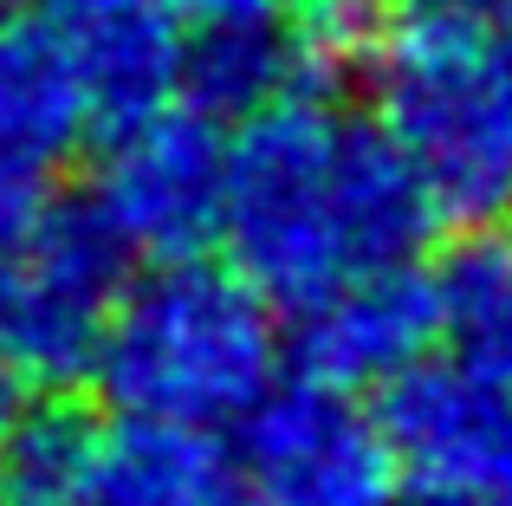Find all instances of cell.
I'll list each match as a JSON object with an SVG mask.
<instances>
[{
	"label": "cell",
	"mask_w": 512,
	"mask_h": 506,
	"mask_svg": "<svg viewBox=\"0 0 512 506\" xmlns=\"http://www.w3.org/2000/svg\"><path fill=\"white\" fill-rule=\"evenodd\" d=\"M104 416L72 390H33L20 422L0 442V506H72Z\"/></svg>",
	"instance_id": "obj_14"
},
{
	"label": "cell",
	"mask_w": 512,
	"mask_h": 506,
	"mask_svg": "<svg viewBox=\"0 0 512 506\" xmlns=\"http://www.w3.org/2000/svg\"><path fill=\"white\" fill-rule=\"evenodd\" d=\"M370 111L428 182L448 228L512 215V91L500 13L480 0H396L370 59Z\"/></svg>",
	"instance_id": "obj_3"
},
{
	"label": "cell",
	"mask_w": 512,
	"mask_h": 506,
	"mask_svg": "<svg viewBox=\"0 0 512 506\" xmlns=\"http://www.w3.org/2000/svg\"><path fill=\"white\" fill-rule=\"evenodd\" d=\"M441 228L435 195L383 117L350 111L338 91H299L227 137L221 253L279 312L344 279L422 266Z\"/></svg>",
	"instance_id": "obj_1"
},
{
	"label": "cell",
	"mask_w": 512,
	"mask_h": 506,
	"mask_svg": "<svg viewBox=\"0 0 512 506\" xmlns=\"http://www.w3.org/2000/svg\"><path fill=\"white\" fill-rule=\"evenodd\" d=\"M227 137L195 104H169L156 117L104 130L85 195L137 253V266L195 260L221 247L227 215Z\"/></svg>",
	"instance_id": "obj_6"
},
{
	"label": "cell",
	"mask_w": 512,
	"mask_h": 506,
	"mask_svg": "<svg viewBox=\"0 0 512 506\" xmlns=\"http://www.w3.org/2000/svg\"><path fill=\"white\" fill-rule=\"evenodd\" d=\"M72 506H247V494L221 435L111 416L98 429Z\"/></svg>",
	"instance_id": "obj_10"
},
{
	"label": "cell",
	"mask_w": 512,
	"mask_h": 506,
	"mask_svg": "<svg viewBox=\"0 0 512 506\" xmlns=\"http://www.w3.org/2000/svg\"><path fill=\"white\" fill-rule=\"evenodd\" d=\"M46 182H52V169H39V163H26V156L0 150V247H13L52 208Z\"/></svg>",
	"instance_id": "obj_15"
},
{
	"label": "cell",
	"mask_w": 512,
	"mask_h": 506,
	"mask_svg": "<svg viewBox=\"0 0 512 506\" xmlns=\"http://www.w3.org/2000/svg\"><path fill=\"white\" fill-rule=\"evenodd\" d=\"M98 130V104L85 85V59L65 26L39 13H0V150L39 169H59Z\"/></svg>",
	"instance_id": "obj_9"
},
{
	"label": "cell",
	"mask_w": 512,
	"mask_h": 506,
	"mask_svg": "<svg viewBox=\"0 0 512 506\" xmlns=\"http://www.w3.org/2000/svg\"><path fill=\"white\" fill-rule=\"evenodd\" d=\"M487 13H500V20H512V0H480Z\"/></svg>",
	"instance_id": "obj_19"
},
{
	"label": "cell",
	"mask_w": 512,
	"mask_h": 506,
	"mask_svg": "<svg viewBox=\"0 0 512 506\" xmlns=\"http://www.w3.org/2000/svg\"><path fill=\"white\" fill-rule=\"evenodd\" d=\"M72 39H78V59H85L91 104H98V130L137 124V117L182 104L195 26L169 0H150V7L124 13V20H104L91 33H72Z\"/></svg>",
	"instance_id": "obj_11"
},
{
	"label": "cell",
	"mask_w": 512,
	"mask_h": 506,
	"mask_svg": "<svg viewBox=\"0 0 512 506\" xmlns=\"http://www.w3.org/2000/svg\"><path fill=\"white\" fill-rule=\"evenodd\" d=\"M279 305L234 260H156L124 286L91 364V390L111 416L234 435L260 396L286 377Z\"/></svg>",
	"instance_id": "obj_2"
},
{
	"label": "cell",
	"mask_w": 512,
	"mask_h": 506,
	"mask_svg": "<svg viewBox=\"0 0 512 506\" xmlns=\"http://www.w3.org/2000/svg\"><path fill=\"white\" fill-rule=\"evenodd\" d=\"M292 331V370L338 390L376 396L415 370L422 357L441 351V318H435V286L428 266H389V273H363L344 286L318 292L312 305L286 312Z\"/></svg>",
	"instance_id": "obj_8"
},
{
	"label": "cell",
	"mask_w": 512,
	"mask_h": 506,
	"mask_svg": "<svg viewBox=\"0 0 512 506\" xmlns=\"http://www.w3.org/2000/svg\"><path fill=\"white\" fill-rule=\"evenodd\" d=\"M376 416L409 506L512 500V377L435 351L376 390Z\"/></svg>",
	"instance_id": "obj_7"
},
{
	"label": "cell",
	"mask_w": 512,
	"mask_h": 506,
	"mask_svg": "<svg viewBox=\"0 0 512 506\" xmlns=\"http://www.w3.org/2000/svg\"><path fill=\"white\" fill-rule=\"evenodd\" d=\"M493 506H512V500H493Z\"/></svg>",
	"instance_id": "obj_20"
},
{
	"label": "cell",
	"mask_w": 512,
	"mask_h": 506,
	"mask_svg": "<svg viewBox=\"0 0 512 506\" xmlns=\"http://www.w3.org/2000/svg\"><path fill=\"white\" fill-rule=\"evenodd\" d=\"M318 91L305 72V52L292 26H201L188 39V78L182 104L208 111L214 124H247L273 104Z\"/></svg>",
	"instance_id": "obj_13"
},
{
	"label": "cell",
	"mask_w": 512,
	"mask_h": 506,
	"mask_svg": "<svg viewBox=\"0 0 512 506\" xmlns=\"http://www.w3.org/2000/svg\"><path fill=\"white\" fill-rule=\"evenodd\" d=\"M137 253L117 241L85 189L52 195V208L0 247V364H13L33 390L91 383L111 312L137 273Z\"/></svg>",
	"instance_id": "obj_4"
},
{
	"label": "cell",
	"mask_w": 512,
	"mask_h": 506,
	"mask_svg": "<svg viewBox=\"0 0 512 506\" xmlns=\"http://www.w3.org/2000/svg\"><path fill=\"white\" fill-rule=\"evenodd\" d=\"M20 13H39V20L65 26V33H91V26L104 20H124V13L150 7V0H13Z\"/></svg>",
	"instance_id": "obj_17"
},
{
	"label": "cell",
	"mask_w": 512,
	"mask_h": 506,
	"mask_svg": "<svg viewBox=\"0 0 512 506\" xmlns=\"http://www.w3.org/2000/svg\"><path fill=\"white\" fill-rule=\"evenodd\" d=\"M26 403H33V383H26L13 364H0V442H7V429L20 422V409H26Z\"/></svg>",
	"instance_id": "obj_18"
},
{
	"label": "cell",
	"mask_w": 512,
	"mask_h": 506,
	"mask_svg": "<svg viewBox=\"0 0 512 506\" xmlns=\"http://www.w3.org/2000/svg\"><path fill=\"white\" fill-rule=\"evenodd\" d=\"M234 468L247 506H402V468L383 435L376 396L279 377L234 429Z\"/></svg>",
	"instance_id": "obj_5"
},
{
	"label": "cell",
	"mask_w": 512,
	"mask_h": 506,
	"mask_svg": "<svg viewBox=\"0 0 512 506\" xmlns=\"http://www.w3.org/2000/svg\"><path fill=\"white\" fill-rule=\"evenodd\" d=\"M188 26H292L318 7V0H169Z\"/></svg>",
	"instance_id": "obj_16"
},
{
	"label": "cell",
	"mask_w": 512,
	"mask_h": 506,
	"mask_svg": "<svg viewBox=\"0 0 512 506\" xmlns=\"http://www.w3.org/2000/svg\"><path fill=\"white\" fill-rule=\"evenodd\" d=\"M428 286H435L441 351L512 377V228L506 221L461 228L428 260Z\"/></svg>",
	"instance_id": "obj_12"
}]
</instances>
